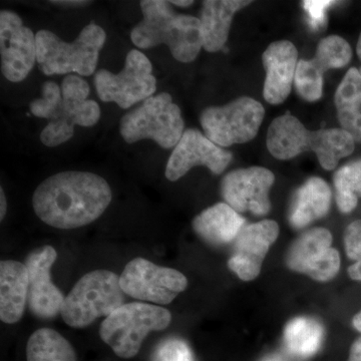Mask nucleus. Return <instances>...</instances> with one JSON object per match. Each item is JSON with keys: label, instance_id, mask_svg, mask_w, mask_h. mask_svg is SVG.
Returning <instances> with one entry per match:
<instances>
[{"label": "nucleus", "instance_id": "nucleus-10", "mask_svg": "<svg viewBox=\"0 0 361 361\" xmlns=\"http://www.w3.org/2000/svg\"><path fill=\"white\" fill-rule=\"evenodd\" d=\"M120 284L123 293L133 298L166 305L186 290L188 280L180 271L139 257L126 265Z\"/></svg>", "mask_w": 361, "mask_h": 361}, {"label": "nucleus", "instance_id": "nucleus-7", "mask_svg": "<svg viewBox=\"0 0 361 361\" xmlns=\"http://www.w3.org/2000/svg\"><path fill=\"white\" fill-rule=\"evenodd\" d=\"M120 133L127 144L152 140L161 148L172 149L184 135V121L172 96L161 92L126 114L121 120Z\"/></svg>", "mask_w": 361, "mask_h": 361}, {"label": "nucleus", "instance_id": "nucleus-39", "mask_svg": "<svg viewBox=\"0 0 361 361\" xmlns=\"http://www.w3.org/2000/svg\"><path fill=\"white\" fill-rule=\"evenodd\" d=\"M356 51H357L358 56L361 59V33L360 39H358L357 47H356Z\"/></svg>", "mask_w": 361, "mask_h": 361}, {"label": "nucleus", "instance_id": "nucleus-22", "mask_svg": "<svg viewBox=\"0 0 361 361\" xmlns=\"http://www.w3.org/2000/svg\"><path fill=\"white\" fill-rule=\"evenodd\" d=\"M334 103L341 129L361 142V68H349L337 87Z\"/></svg>", "mask_w": 361, "mask_h": 361}, {"label": "nucleus", "instance_id": "nucleus-2", "mask_svg": "<svg viewBox=\"0 0 361 361\" xmlns=\"http://www.w3.org/2000/svg\"><path fill=\"white\" fill-rule=\"evenodd\" d=\"M142 20L133 27L130 39L142 49L168 45L180 63H192L203 47L200 18L173 11L170 1L142 0Z\"/></svg>", "mask_w": 361, "mask_h": 361}, {"label": "nucleus", "instance_id": "nucleus-31", "mask_svg": "<svg viewBox=\"0 0 361 361\" xmlns=\"http://www.w3.org/2000/svg\"><path fill=\"white\" fill-rule=\"evenodd\" d=\"M344 244L348 258L356 262L361 261V220H356L346 228Z\"/></svg>", "mask_w": 361, "mask_h": 361}, {"label": "nucleus", "instance_id": "nucleus-27", "mask_svg": "<svg viewBox=\"0 0 361 361\" xmlns=\"http://www.w3.org/2000/svg\"><path fill=\"white\" fill-rule=\"evenodd\" d=\"M323 75L312 59L299 61L294 82L300 97L308 102L318 101L322 97Z\"/></svg>", "mask_w": 361, "mask_h": 361}, {"label": "nucleus", "instance_id": "nucleus-13", "mask_svg": "<svg viewBox=\"0 0 361 361\" xmlns=\"http://www.w3.org/2000/svg\"><path fill=\"white\" fill-rule=\"evenodd\" d=\"M275 176L268 169L250 167L228 173L221 182V195L238 213L264 216L269 213V192Z\"/></svg>", "mask_w": 361, "mask_h": 361}, {"label": "nucleus", "instance_id": "nucleus-25", "mask_svg": "<svg viewBox=\"0 0 361 361\" xmlns=\"http://www.w3.org/2000/svg\"><path fill=\"white\" fill-rule=\"evenodd\" d=\"M336 200L339 211L353 212L361 197V159L339 169L334 177Z\"/></svg>", "mask_w": 361, "mask_h": 361}, {"label": "nucleus", "instance_id": "nucleus-36", "mask_svg": "<svg viewBox=\"0 0 361 361\" xmlns=\"http://www.w3.org/2000/svg\"><path fill=\"white\" fill-rule=\"evenodd\" d=\"M0 220H4L6 215L7 202L6 194H4V188H0Z\"/></svg>", "mask_w": 361, "mask_h": 361}, {"label": "nucleus", "instance_id": "nucleus-29", "mask_svg": "<svg viewBox=\"0 0 361 361\" xmlns=\"http://www.w3.org/2000/svg\"><path fill=\"white\" fill-rule=\"evenodd\" d=\"M152 361H195V357L186 342L169 338L159 344Z\"/></svg>", "mask_w": 361, "mask_h": 361}, {"label": "nucleus", "instance_id": "nucleus-40", "mask_svg": "<svg viewBox=\"0 0 361 361\" xmlns=\"http://www.w3.org/2000/svg\"><path fill=\"white\" fill-rule=\"evenodd\" d=\"M263 361H283V360H280V358H278V357H268V358H266V360H263Z\"/></svg>", "mask_w": 361, "mask_h": 361}, {"label": "nucleus", "instance_id": "nucleus-8", "mask_svg": "<svg viewBox=\"0 0 361 361\" xmlns=\"http://www.w3.org/2000/svg\"><path fill=\"white\" fill-rule=\"evenodd\" d=\"M94 87L97 97L104 103H115L120 108L129 109L154 96L157 80L146 54L133 49L127 54L121 73L116 75L106 70L97 71Z\"/></svg>", "mask_w": 361, "mask_h": 361}, {"label": "nucleus", "instance_id": "nucleus-26", "mask_svg": "<svg viewBox=\"0 0 361 361\" xmlns=\"http://www.w3.org/2000/svg\"><path fill=\"white\" fill-rule=\"evenodd\" d=\"M353 58V49L345 39L338 35H330L319 42L313 63L322 71L341 68L348 65Z\"/></svg>", "mask_w": 361, "mask_h": 361}, {"label": "nucleus", "instance_id": "nucleus-16", "mask_svg": "<svg viewBox=\"0 0 361 361\" xmlns=\"http://www.w3.org/2000/svg\"><path fill=\"white\" fill-rule=\"evenodd\" d=\"M279 235V226L273 220L246 226L235 240L228 267L243 280L251 281L260 274L263 261Z\"/></svg>", "mask_w": 361, "mask_h": 361}, {"label": "nucleus", "instance_id": "nucleus-4", "mask_svg": "<svg viewBox=\"0 0 361 361\" xmlns=\"http://www.w3.org/2000/svg\"><path fill=\"white\" fill-rule=\"evenodd\" d=\"M37 63L47 75L77 73L89 77L96 71L99 52L106 39L103 27L90 23L77 39L66 42L51 30L37 32Z\"/></svg>", "mask_w": 361, "mask_h": 361}, {"label": "nucleus", "instance_id": "nucleus-12", "mask_svg": "<svg viewBox=\"0 0 361 361\" xmlns=\"http://www.w3.org/2000/svg\"><path fill=\"white\" fill-rule=\"evenodd\" d=\"M331 243V233L325 228L308 230L287 251L286 264L316 281H330L341 269V256Z\"/></svg>", "mask_w": 361, "mask_h": 361}, {"label": "nucleus", "instance_id": "nucleus-18", "mask_svg": "<svg viewBox=\"0 0 361 361\" xmlns=\"http://www.w3.org/2000/svg\"><path fill=\"white\" fill-rule=\"evenodd\" d=\"M28 271L25 263L14 260L0 263V319L6 324L20 322L28 298Z\"/></svg>", "mask_w": 361, "mask_h": 361}, {"label": "nucleus", "instance_id": "nucleus-38", "mask_svg": "<svg viewBox=\"0 0 361 361\" xmlns=\"http://www.w3.org/2000/svg\"><path fill=\"white\" fill-rule=\"evenodd\" d=\"M170 4H173V6H177L180 7H189L194 4V1H189V0H183V1H177V0H174V1H170Z\"/></svg>", "mask_w": 361, "mask_h": 361}, {"label": "nucleus", "instance_id": "nucleus-1", "mask_svg": "<svg viewBox=\"0 0 361 361\" xmlns=\"http://www.w3.org/2000/svg\"><path fill=\"white\" fill-rule=\"evenodd\" d=\"M111 199L110 185L101 176L68 171L40 183L33 193L32 207L44 224L71 230L99 219Z\"/></svg>", "mask_w": 361, "mask_h": 361}, {"label": "nucleus", "instance_id": "nucleus-33", "mask_svg": "<svg viewBox=\"0 0 361 361\" xmlns=\"http://www.w3.org/2000/svg\"><path fill=\"white\" fill-rule=\"evenodd\" d=\"M51 4L56 6L68 7V8H78V7H85L92 4V1H85V0H59V1H51Z\"/></svg>", "mask_w": 361, "mask_h": 361}, {"label": "nucleus", "instance_id": "nucleus-6", "mask_svg": "<svg viewBox=\"0 0 361 361\" xmlns=\"http://www.w3.org/2000/svg\"><path fill=\"white\" fill-rule=\"evenodd\" d=\"M171 322L170 311L161 306L125 303L102 322L99 336L116 355L130 360L139 353L149 332L166 329Z\"/></svg>", "mask_w": 361, "mask_h": 361}, {"label": "nucleus", "instance_id": "nucleus-30", "mask_svg": "<svg viewBox=\"0 0 361 361\" xmlns=\"http://www.w3.org/2000/svg\"><path fill=\"white\" fill-rule=\"evenodd\" d=\"M90 90L89 82L75 75H68L61 82V94L68 99L87 101Z\"/></svg>", "mask_w": 361, "mask_h": 361}, {"label": "nucleus", "instance_id": "nucleus-19", "mask_svg": "<svg viewBox=\"0 0 361 361\" xmlns=\"http://www.w3.org/2000/svg\"><path fill=\"white\" fill-rule=\"evenodd\" d=\"M245 225V219L232 207L218 203L194 218L195 233L209 245L224 246L235 241Z\"/></svg>", "mask_w": 361, "mask_h": 361}, {"label": "nucleus", "instance_id": "nucleus-34", "mask_svg": "<svg viewBox=\"0 0 361 361\" xmlns=\"http://www.w3.org/2000/svg\"><path fill=\"white\" fill-rule=\"evenodd\" d=\"M348 361H361V337L351 345Z\"/></svg>", "mask_w": 361, "mask_h": 361}, {"label": "nucleus", "instance_id": "nucleus-24", "mask_svg": "<svg viewBox=\"0 0 361 361\" xmlns=\"http://www.w3.org/2000/svg\"><path fill=\"white\" fill-rule=\"evenodd\" d=\"M27 361H78L71 342L51 329L33 332L26 343Z\"/></svg>", "mask_w": 361, "mask_h": 361}, {"label": "nucleus", "instance_id": "nucleus-5", "mask_svg": "<svg viewBox=\"0 0 361 361\" xmlns=\"http://www.w3.org/2000/svg\"><path fill=\"white\" fill-rule=\"evenodd\" d=\"M120 276L110 270H94L80 278L66 297L61 315L73 329L90 326L97 318L108 317L123 305Z\"/></svg>", "mask_w": 361, "mask_h": 361}, {"label": "nucleus", "instance_id": "nucleus-3", "mask_svg": "<svg viewBox=\"0 0 361 361\" xmlns=\"http://www.w3.org/2000/svg\"><path fill=\"white\" fill-rule=\"evenodd\" d=\"M355 141L342 129L310 130L295 116L275 118L267 134V148L279 160H289L313 151L324 170L331 171L342 158L355 151Z\"/></svg>", "mask_w": 361, "mask_h": 361}, {"label": "nucleus", "instance_id": "nucleus-37", "mask_svg": "<svg viewBox=\"0 0 361 361\" xmlns=\"http://www.w3.org/2000/svg\"><path fill=\"white\" fill-rule=\"evenodd\" d=\"M353 324L357 331L361 332V311L355 315L353 319Z\"/></svg>", "mask_w": 361, "mask_h": 361}, {"label": "nucleus", "instance_id": "nucleus-32", "mask_svg": "<svg viewBox=\"0 0 361 361\" xmlns=\"http://www.w3.org/2000/svg\"><path fill=\"white\" fill-rule=\"evenodd\" d=\"M334 1H325V0H310L303 1V7L310 18V25L312 30H319L326 23V11Z\"/></svg>", "mask_w": 361, "mask_h": 361}, {"label": "nucleus", "instance_id": "nucleus-21", "mask_svg": "<svg viewBox=\"0 0 361 361\" xmlns=\"http://www.w3.org/2000/svg\"><path fill=\"white\" fill-rule=\"evenodd\" d=\"M245 0H207L201 11L203 47L209 52H217L224 47L235 13L248 6Z\"/></svg>", "mask_w": 361, "mask_h": 361}, {"label": "nucleus", "instance_id": "nucleus-14", "mask_svg": "<svg viewBox=\"0 0 361 361\" xmlns=\"http://www.w3.org/2000/svg\"><path fill=\"white\" fill-rule=\"evenodd\" d=\"M58 258L52 246L35 249L25 259L28 271L27 305L39 319H54L61 313L66 297L51 281V269Z\"/></svg>", "mask_w": 361, "mask_h": 361}, {"label": "nucleus", "instance_id": "nucleus-20", "mask_svg": "<svg viewBox=\"0 0 361 361\" xmlns=\"http://www.w3.org/2000/svg\"><path fill=\"white\" fill-rule=\"evenodd\" d=\"M331 190L322 178L306 180L294 194L289 208L288 219L292 227L303 229L315 220L324 217L331 205Z\"/></svg>", "mask_w": 361, "mask_h": 361}, {"label": "nucleus", "instance_id": "nucleus-15", "mask_svg": "<svg viewBox=\"0 0 361 361\" xmlns=\"http://www.w3.org/2000/svg\"><path fill=\"white\" fill-rule=\"evenodd\" d=\"M232 154L202 134L198 130H185L180 142L175 147L166 167V177L175 182L184 177L191 169L197 166L207 167L213 174L224 172Z\"/></svg>", "mask_w": 361, "mask_h": 361}, {"label": "nucleus", "instance_id": "nucleus-28", "mask_svg": "<svg viewBox=\"0 0 361 361\" xmlns=\"http://www.w3.org/2000/svg\"><path fill=\"white\" fill-rule=\"evenodd\" d=\"M61 102H63L61 87H59L56 82L47 80L42 85V97L30 103V111L37 118L49 120L59 110Z\"/></svg>", "mask_w": 361, "mask_h": 361}, {"label": "nucleus", "instance_id": "nucleus-9", "mask_svg": "<svg viewBox=\"0 0 361 361\" xmlns=\"http://www.w3.org/2000/svg\"><path fill=\"white\" fill-rule=\"evenodd\" d=\"M262 104L251 97H239L222 106L202 111L200 122L205 135L219 147L251 141L264 118Z\"/></svg>", "mask_w": 361, "mask_h": 361}, {"label": "nucleus", "instance_id": "nucleus-23", "mask_svg": "<svg viewBox=\"0 0 361 361\" xmlns=\"http://www.w3.org/2000/svg\"><path fill=\"white\" fill-rule=\"evenodd\" d=\"M324 329L315 318L297 317L287 323L284 329V346L297 360H307L319 350Z\"/></svg>", "mask_w": 361, "mask_h": 361}, {"label": "nucleus", "instance_id": "nucleus-35", "mask_svg": "<svg viewBox=\"0 0 361 361\" xmlns=\"http://www.w3.org/2000/svg\"><path fill=\"white\" fill-rule=\"evenodd\" d=\"M348 275L351 279L361 281V261L355 262L348 268Z\"/></svg>", "mask_w": 361, "mask_h": 361}, {"label": "nucleus", "instance_id": "nucleus-17", "mask_svg": "<svg viewBox=\"0 0 361 361\" xmlns=\"http://www.w3.org/2000/svg\"><path fill=\"white\" fill-rule=\"evenodd\" d=\"M298 51L288 40L273 42L262 56L266 71L263 94L271 104L283 103L291 92L295 78Z\"/></svg>", "mask_w": 361, "mask_h": 361}, {"label": "nucleus", "instance_id": "nucleus-11", "mask_svg": "<svg viewBox=\"0 0 361 361\" xmlns=\"http://www.w3.org/2000/svg\"><path fill=\"white\" fill-rule=\"evenodd\" d=\"M1 73L7 80L20 82L37 61V37L14 11L0 13Z\"/></svg>", "mask_w": 361, "mask_h": 361}]
</instances>
